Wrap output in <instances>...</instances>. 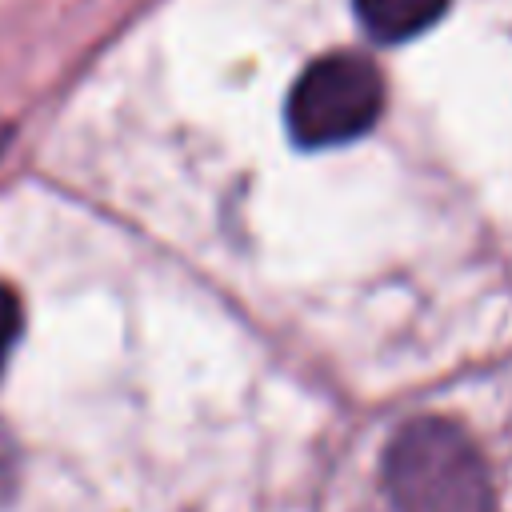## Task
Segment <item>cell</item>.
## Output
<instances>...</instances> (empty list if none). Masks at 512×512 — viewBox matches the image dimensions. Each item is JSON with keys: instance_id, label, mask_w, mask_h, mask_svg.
<instances>
[{"instance_id": "cell-1", "label": "cell", "mask_w": 512, "mask_h": 512, "mask_svg": "<svg viewBox=\"0 0 512 512\" xmlns=\"http://www.w3.org/2000/svg\"><path fill=\"white\" fill-rule=\"evenodd\" d=\"M392 512H496V484L480 444L444 416L408 420L380 460Z\"/></svg>"}, {"instance_id": "cell-2", "label": "cell", "mask_w": 512, "mask_h": 512, "mask_svg": "<svg viewBox=\"0 0 512 512\" xmlns=\"http://www.w3.org/2000/svg\"><path fill=\"white\" fill-rule=\"evenodd\" d=\"M384 112V80L360 52H328L312 60L284 100L288 136L300 148H340L376 128Z\"/></svg>"}, {"instance_id": "cell-3", "label": "cell", "mask_w": 512, "mask_h": 512, "mask_svg": "<svg viewBox=\"0 0 512 512\" xmlns=\"http://www.w3.org/2000/svg\"><path fill=\"white\" fill-rule=\"evenodd\" d=\"M452 0H356V16L376 44H404L428 32Z\"/></svg>"}, {"instance_id": "cell-4", "label": "cell", "mask_w": 512, "mask_h": 512, "mask_svg": "<svg viewBox=\"0 0 512 512\" xmlns=\"http://www.w3.org/2000/svg\"><path fill=\"white\" fill-rule=\"evenodd\" d=\"M20 328H24V320H20V300H16L12 288L0 284V372L8 368V356H12L16 340H20Z\"/></svg>"}, {"instance_id": "cell-5", "label": "cell", "mask_w": 512, "mask_h": 512, "mask_svg": "<svg viewBox=\"0 0 512 512\" xmlns=\"http://www.w3.org/2000/svg\"><path fill=\"white\" fill-rule=\"evenodd\" d=\"M12 488H16V440L0 424V504L12 496Z\"/></svg>"}, {"instance_id": "cell-6", "label": "cell", "mask_w": 512, "mask_h": 512, "mask_svg": "<svg viewBox=\"0 0 512 512\" xmlns=\"http://www.w3.org/2000/svg\"><path fill=\"white\" fill-rule=\"evenodd\" d=\"M4 144H8V128L0 124V152H4Z\"/></svg>"}]
</instances>
